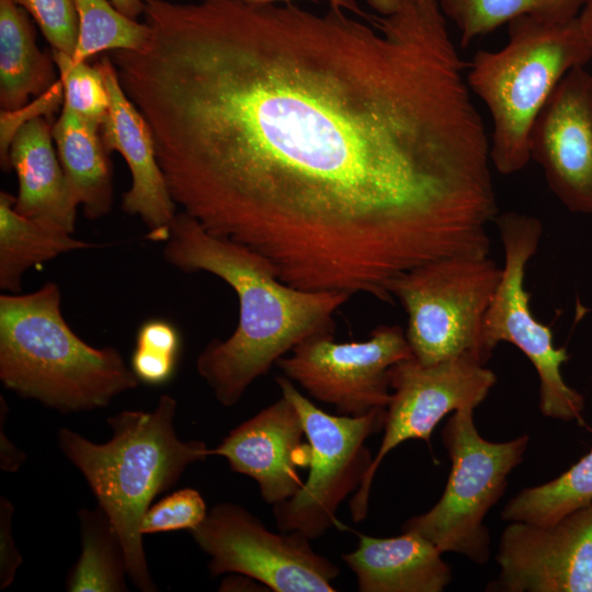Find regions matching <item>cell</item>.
Wrapping results in <instances>:
<instances>
[{
    "label": "cell",
    "instance_id": "6da1fadb",
    "mask_svg": "<svg viewBox=\"0 0 592 592\" xmlns=\"http://www.w3.org/2000/svg\"><path fill=\"white\" fill-rule=\"evenodd\" d=\"M349 12L145 0L114 62L182 212L292 287L390 304L402 273L490 251V137L439 0Z\"/></svg>",
    "mask_w": 592,
    "mask_h": 592
},
{
    "label": "cell",
    "instance_id": "7a4b0ae2",
    "mask_svg": "<svg viewBox=\"0 0 592 592\" xmlns=\"http://www.w3.org/2000/svg\"><path fill=\"white\" fill-rule=\"evenodd\" d=\"M167 263L184 273L206 272L236 293L239 319L225 340L209 341L196 360L200 376L224 407L304 340L334 333V314L351 295L304 291L280 281L269 261L248 247L207 231L178 212L162 239Z\"/></svg>",
    "mask_w": 592,
    "mask_h": 592
},
{
    "label": "cell",
    "instance_id": "3957f363",
    "mask_svg": "<svg viewBox=\"0 0 592 592\" xmlns=\"http://www.w3.org/2000/svg\"><path fill=\"white\" fill-rule=\"evenodd\" d=\"M175 410V399L162 395L150 411H121L107 419L112 437L101 444L67 428L58 431L60 451L113 523L124 546L128 578L143 592L157 591L140 531L144 515L190 465L210 456L204 442L178 437Z\"/></svg>",
    "mask_w": 592,
    "mask_h": 592
},
{
    "label": "cell",
    "instance_id": "277c9868",
    "mask_svg": "<svg viewBox=\"0 0 592 592\" xmlns=\"http://www.w3.org/2000/svg\"><path fill=\"white\" fill-rule=\"evenodd\" d=\"M0 380L62 413L106 407L139 384L116 348L91 346L75 333L54 282L0 296Z\"/></svg>",
    "mask_w": 592,
    "mask_h": 592
},
{
    "label": "cell",
    "instance_id": "5b68a950",
    "mask_svg": "<svg viewBox=\"0 0 592 592\" xmlns=\"http://www.w3.org/2000/svg\"><path fill=\"white\" fill-rule=\"evenodd\" d=\"M508 25V43L498 50L476 52L466 73L470 91L492 119L491 164L505 175L530 162L532 126L557 84L592 59L578 16L555 23L524 15Z\"/></svg>",
    "mask_w": 592,
    "mask_h": 592
},
{
    "label": "cell",
    "instance_id": "8992f818",
    "mask_svg": "<svg viewBox=\"0 0 592 592\" xmlns=\"http://www.w3.org/2000/svg\"><path fill=\"white\" fill-rule=\"evenodd\" d=\"M442 441L452 463L444 492L428 512L407 520L401 531L420 534L443 554L456 553L483 565L490 557V534L483 520L502 498L530 437L487 441L478 433L474 409L465 408L448 418Z\"/></svg>",
    "mask_w": 592,
    "mask_h": 592
},
{
    "label": "cell",
    "instance_id": "52a82bcc",
    "mask_svg": "<svg viewBox=\"0 0 592 592\" xmlns=\"http://www.w3.org/2000/svg\"><path fill=\"white\" fill-rule=\"evenodd\" d=\"M501 276L489 255L446 257L391 281L389 294L408 317L412 355L425 365L463 355L486 364L481 328Z\"/></svg>",
    "mask_w": 592,
    "mask_h": 592
},
{
    "label": "cell",
    "instance_id": "ba28073f",
    "mask_svg": "<svg viewBox=\"0 0 592 592\" xmlns=\"http://www.w3.org/2000/svg\"><path fill=\"white\" fill-rule=\"evenodd\" d=\"M504 265L501 281L485 315L481 349L487 361L501 342L515 345L532 363L539 378V409L561 421L581 419L583 396L563 379L561 367L569 360L565 348L554 344L551 329L537 320L525 288V273L543 237L542 221L514 210L498 214Z\"/></svg>",
    "mask_w": 592,
    "mask_h": 592
},
{
    "label": "cell",
    "instance_id": "9c48e42d",
    "mask_svg": "<svg viewBox=\"0 0 592 592\" xmlns=\"http://www.w3.org/2000/svg\"><path fill=\"white\" fill-rule=\"evenodd\" d=\"M275 382L301 418L311 462L300 490L274 504L273 515L280 532H299L312 540L338 525L340 504L363 483L374 458L365 442L384 429L386 408L361 417L332 415L300 394L286 376H277Z\"/></svg>",
    "mask_w": 592,
    "mask_h": 592
},
{
    "label": "cell",
    "instance_id": "30bf717a",
    "mask_svg": "<svg viewBox=\"0 0 592 592\" xmlns=\"http://www.w3.org/2000/svg\"><path fill=\"white\" fill-rule=\"evenodd\" d=\"M191 535L213 576L237 573L275 592H333L340 569L299 532L274 533L235 503L213 506Z\"/></svg>",
    "mask_w": 592,
    "mask_h": 592
},
{
    "label": "cell",
    "instance_id": "8fae6325",
    "mask_svg": "<svg viewBox=\"0 0 592 592\" xmlns=\"http://www.w3.org/2000/svg\"><path fill=\"white\" fill-rule=\"evenodd\" d=\"M485 365L471 355L429 365L412 355L389 368L392 391L386 408L384 436L363 483L350 501L353 522L366 519L375 474L389 452L408 440L429 442L446 414L475 409L487 398L497 376Z\"/></svg>",
    "mask_w": 592,
    "mask_h": 592
},
{
    "label": "cell",
    "instance_id": "7c38bea8",
    "mask_svg": "<svg viewBox=\"0 0 592 592\" xmlns=\"http://www.w3.org/2000/svg\"><path fill=\"white\" fill-rule=\"evenodd\" d=\"M334 333L312 335L280 358L276 366L309 396L340 415L361 417L387 408L389 368L412 356L399 326H378L365 341L340 343Z\"/></svg>",
    "mask_w": 592,
    "mask_h": 592
},
{
    "label": "cell",
    "instance_id": "4fadbf2b",
    "mask_svg": "<svg viewBox=\"0 0 592 592\" xmlns=\"http://www.w3.org/2000/svg\"><path fill=\"white\" fill-rule=\"evenodd\" d=\"M496 560L487 591L592 592V504L549 524L510 522Z\"/></svg>",
    "mask_w": 592,
    "mask_h": 592
},
{
    "label": "cell",
    "instance_id": "5bb4252c",
    "mask_svg": "<svg viewBox=\"0 0 592 592\" xmlns=\"http://www.w3.org/2000/svg\"><path fill=\"white\" fill-rule=\"evenodd\" d=\"M530 157L568 210L592 215V72L585 66L570 70L538 113Z\"/></svg>",
    "mask_w": 592,
    "mask_h": 592
},
{
    "label": "cell",
    "instance_id": "9a60e30c",
    "mask_svg": "<svg viewBox=\"0 0 592 592\" xmlns=\"http://www.w3.org/2000/svg\"><path fill=\"white\" fill-rule=\"evenodd\" d=\"M301 418L285 396L234 428L210 448V456L227 459L232 471L252 478L260 496L277 504L296 494L303 481L299 469L311 462Z\"/></svg>",
    "mask_w": 592,
    "mask_h": 592
},
{
    "label": "cell",
    "instance_id": "2e32d148",
    "mask_svg": "<svg viewBox=\"0 0 592 592\" xmlns=\"http://www.w3.org/2000/svg\"><path fill=\"white\" fill-rule=\"evenodd\" d=\"M95 66L103 76L110 99L109 112L100 126L101 138L109 153L122 155L132 174L122 209L141 219L148 228V238L162 241L178 206L159 166L151 129L126 95L112 58L105 56Z\"/></svg>",
    "mask_w": 592,
    "mask_h": 592
},
{
    "label": "cell",
    "instance_id": "e0dca14e",
    "mask_svg": "<svg viewBox=\"0 0 592 592\" xmlns=\"http://www.w3.org/2000/svg\"><path fill=\"white\" fill-rule=\"evenodd\" d=\"M429 539L413 532L389 538L358 535V545L342 555L360 592H442L451 566Z\"/></svg>",
    "mask_w": 592,
    "mask_h": 592
},
{
    "label": "cell",
    "instance_id": "ac0fdd59",
    "mask_svg": "<svg viewBox=\"0 0 592 592\" xmlns=\"http://www.w3.org/2000/svg\"><path fill=\"white\" fill-rule=\"evenodd\" d=\"M52 126L35 118L16 133L9 152L19 181L15 210L37 223L69 234L76 231L77 208L54 147Z\"/></svg>",
    "mask_w": 592,
    "mask_h": 592
},
{
    "label": "cell",
    "instance_id": "d6986e66",
    "mask_svg": "<svg viewBox=\"0 0 592 592\" xmlns=\"http://www.w3.org/2000/svg\"><path fill=\"white\" fill-rule=\"evenodd\" d=\"M53 139L70 192L88 219L106 216L113 206L112 167L100 126L62 104L52 126Z\"/></svg>",
    "mask_w": 592,
    "mask_h": 592
},
{
    "label": "cell",
    "instance_id": "ffe728a7",
    "mask_svg": "<svg viewBox=\"0 0 592 592\" xmlns=\"http://www.w3.org/2000/svg\"><path fill=\"white\" fill-rule=\"evenodd\" d=\"M29 13L0 0V105L14 111L49 90L56 77L53 55L42 53Z\"/></svg>",
    "mask_w": 592,
    "mask_h": 592
},
{
    "label": "cell",
    "instance_id": "44dd1931",
    "mask_svg": "<svg viewBox=\"0 0 592 592\" xmlns=\"http://www.w3.org/2000/svg\"><path fill=\"white\" fill-rule=\"evenodd\" d=\"M15 196L0 192V288L16 294L24 274L56 257L94 247L72 234L45 226L19 214Z\"/></svg>",
    "mask_w": 592,
    "mask_h": 592
},
{
    "label": "cell",
    "instance_id": "7402d4cb",
    "mask_svg": "<svg viewBox=\"0 0 592 592\" xmlns=\"http://www.w3.org/2000/svg\"><path fill=\"white\" fill-rule=\"evenodd\" d=\"M81 554L66 579L70 592L127 591V561L123 543L107 514L98 505L81 509Z\"/></svg>",
    "mask_w": 592,
    "mask_h": 592
},
{
    "label": "cell",
    "instance_id": "603a6c76",
    "mask_svg": "<svg viewBox=\"0 0 592 592\" xmlns=\"http://www.w3.org/2000/svg\"><path fill=\"white\" fill-rule=\"evenodd\" d=\"M459 33L462 47L520 16L562 23L576 19L584 0H439Z\"/></svg>",
    "mask_w": 592,
    "mask_h": 592
},
{
    "label": "cell",
    "instance_id": "cb8c5ba5",
    "mask_svg": "<svg viewBox=\"0 0 592 592\" xmlns=\"http://www.w3.org/2000/svg\"><path fill=\"white\" fill-rule=\"evenodd\" d=\"M592 504V448L555 479L526 488L503 508L508 522L549 524Z\"/></svg>",
    "mask_w": 592,
    "mask_h": 592
},
{
    "label": "cell",
    "instance_id": "d4e9b609",
    "mask_svg": "<svg viewBox=\"0 0 592 592\" xmlns=\"http://www.w3.org/2000/svg\"><path fill=\"white\" fill-rule=\"evenodd\" d=\"M78 16V38L72 58L87 61L105 50H140L150 30L119 12L109 0H73Z\"/></svg>",
    "mask_w": 592,
    "mask_h": 592
},
{
    "label": "cell",
    "instance_id": "484cf974",
    "mask_svg": "<svg viewBox=\"0 0 592 592\" xmlns=\"http://www.w3.org/2000/svg\"><path fill=\"white\" fill-rule=\"evenodd\" d=\"M52 55L64 87V105L101 126L110 106L101 71L87 61H76L66 53L52 49Z\"/></svg>",
    "mask_w": 592,
    "mask_h": 592
},
{
    "label": "cell",
    "instance_id": "4316f807",
    "mask_svg": "<svg viewBox=\"0 0 592 592\" xmlns=\"http://www.w3.org/2000/svg\"><path fill=\"white\" fill-rule=\"evenodd\" d=\"M202 494L192 488L177 490L155 504L144 515L143 535L197 527L207 514Z\"/></svg>",
    "mask_w": 592,
    "mask_h": 592
},
{
    "label": "cell",
    "instance_id": "83f0119b",
    "mask_svg": "<svg viewBox=\"0 0 592 592\" xmlns=\"http://www.w3.org/2000/svg\"><path fill=\"white\" fill-rule=\"evenodd\" d=\"M36 22L52 49L73 55L78 16L73 0H13Z\"/></svg>",
    "mask_w": 592,
    "mask_h": 592
},
{
    "label": "cell",
    "instance_id": "f1b7e54d",
    "mask_svg": "<svg viewBox=\"0 0 592 592\" xmlns=\"http://www.w3.org/2000/svg\"><path fill=\"white\" fill-rule=\"evenodd\" d=\"M64 104V87L60 79L45 93L14 111L0 112V164L5 172L11 170L9 152L16 133L29 122L45 117L53 118Z\"/></svg>",
    "mask_w": 592,
    "mask_h": 592
},
{
    "label": "cell",
    "instance_id": "f546056e",
    "mask_svg": "<svg viewBox=\"0 0 592 592\" xmlns=\"http://www.w3.org/2000/svg\"><path fill=\"white\" fill-rule=\"evenodd\" d=\"M178 358L156 350L135 346L130 357V368L139 382L150 386H161L174 375Z\"/></svg>",
    "mask_w": 592,
    "mask_h": 592
},
{
    "label": "cell",
    "instance_id": "4dcf8cb0",
    "mask_svg": "<svg viewBox=\"0 0 592 592\" xmlns=\"http://www.w3.org/2000/svg\"><path fill=\"white\" fill-rule=\"evenodd\" d=\"M14 508L5 498L0 499V589H5L13 582L19 567L22 563L14 536L13 519Z\"/></svg>",
    "mask_w": 592,
    "mask_h": 592
},
{
    "label": "cell",
    "instance_id": "1f68e13d",
    "mask_svg": "<svg viewBox=\"0 0 592 592\" xmlns=\"http://www.w3.org/2000/svg\"><path fill=\"white\" fill-rule=\"evenodd\" d=\"M136 346L156 350L179 357L181 335L173 323L164 319H150L138 328Z\"/></svg>",
    "mask_w": 592,
    "mask_h": 592
},
{
    "label": "cell",
    "instance_id": "d6a6232c",
    "mask_svg": "<svg viewBox=\"0 0 592 592\" xmlns=\"http://www.w3.org/2000/svg\"><path fill=\"white\" fill-rule=\"evenodd\" d=\"M8 415V406L3 397H0V468L7 473H14L20 469L26 458V454L10 440L4 421Z\"/></svg>",
    "mask_w": 592,
    "mask_h": 592
},
{
    "label": "cell",
    "instance_id": "836d02e7",
    "mask_svg": "<svg viewBox=\"0 0 592 592\" xmlns=\"http://www.w3.org/2000/svg\"><path fill=\"white\" fill-rule=\"evenodd\" d=\"M126 16L136 20L144 14V0H110Z\"/></svg>",
    "mask_w": 592,
    "mask_h": 592
},
{
    "label": "cell",
    "instance_id": "e575fe53",
    "mask_svg": "<svg viewBox=\"0 0 592 592\" xmlns=\"http://www.w3.org/2000/svg\"><path fill=\"white\" fill-rule=\"evenodd\" d=\"M243 1L254 2V3H287V2H295V1H300V0H243ZM309 1H319V0H309ZM323 1L328 2V4L340 5L352 13H356L357 15H363L357 3L354 0H323Z\"/></svg>",
    "mask_w": 592,
    "mask_h": 592
},
{
    "label": "cell",
    "instance_id": "d590c367",
    "mask_svg": "<svg viewBox=\"0 0 592 592\" xmlns=\"http://www.w3.org/2000/svg\"><path fill=\"white\" fill-rule=\"evenodd\" d=\"M578 21L585 38L592 46V0H584Z\"/></svg>",
    "mask_w": 592,
    "mask_h": 592
},
{
    "label": "cell",
    "instance_id": "8d00e7d4",
    "mask_svg": "<svg viewBox=\"0 0 592 592\" xmlns=\"http://www.w3.org/2000/svg\"><path fill=\"white\" fill-rule=\"evenodd\" d=\"M380 15L389 14L400 3L401 0H366Z\"/></svg>",
    "mask_w": 592,
    "mask_h": 592
}]
</instances>
